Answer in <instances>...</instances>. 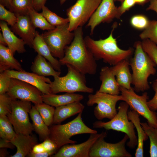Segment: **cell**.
<instances>
[{
    "instance_id": "60d3db41",
    "label": "cell",
    "mask_w": 157,
    "mask_h": 157,
    "mask_svg": "<svg viewBox=\"0 0 157 157\" xmlns=\"http://www.w3.org/2000/svg\"><path fill=\"white\" fill-rule=\"evenodd\" d=\"M11 78L4 71L0 74V94L7 93L10 86Z\"/></svg>"
},
{
    "instance_id": "ba28073f",
    "label": "cell",
    "mask_w": 157,
    "mask_h": 157,
    "mask_svg": "<svg viewBox=\"0 0 157 157\" xmlns=\"http://www.w3.org/2000/svg\"><path fill=\"white\" fill-rule=\"evenodd\" d=\"M87 102L88 106L94 104L97 105L94 110V115L97 119L101 120L105 118L113 119L117 112L116 109L117 102L123 101L121 95H113L97 91L94 94H90L88 96Z\"/></svg>"
},
{
    "instance_id": "11a10c76",
    "label": "cell",
    "mask_w": 157,
    "mask_h": 157,
    "mask_svg": "<svg viewBox=\"0 0 157 157\" xmlns=\"http://www.w3.org/2000/svg\"><path fill=\"white\" fill-rule=\"evenodd\" d=\"M156 117L157 118V112L156 113Z\"/></svg>"
},
{
    "instance_id": "4fadbf2b",
    "label": "cell",
    "mask_w": 157,
    "mask_h": 157,
    "mask_svg": "<svg viewBox=\"0 0 157 157\" xmlns=\"http://www.w3.org/2000/svg\"><path fill=\"white\" fill-rule=\"evenodd\" d=\"M8 94L13 99L29 101L34 104L43 102L42 93L35 86L20 80L11 78Z\"/></svg>"
},
{
    "instance_id": "ab89813d",
    "label": "cell",
    "mask_w": 157,
    "mask_h": 157,
    "mask_svg": "<svg viewBox=\"0 0 157 157\" xmlns=\"http://www.w3.org/2000/svg\"><path fill=\"white\" fill-rule=\"evenodd\" d=\"M0 19L6 22L12 27L16 22L17 17L14 13L7 10L0 4Z\"/></svg>"
},
{
    "instance_id": "bcb514c9",
    "label": "cell",
    "mask_w": 157,
    "mask_h": 157,
    "mask_svg": "<svg viewBox=\"0 0 157 157\" xmlns=\"http://www.w3.org/2000/svg\"><path fill=\"white\" fill-rule=\"evenodd\" d=\"M15 147V146L10 141L1 138H0V148H8L13 149Z\"/></svg>"
},
{
    "instance_id": "4316f807",
    "label": "cell",
    "mask_w": 157,
    "mask_h": 157,
    "mask_svg": "<svg viewBox=\"0 0 157 157\" xmlns=\"http://www.w3.org/2000/svg\"><path fill=\"white\" fill-rule=\"evenodd\" d=\"M31 71L39 75L54 77L60 76L61 72L55 70L49 62L42 56L38 54L35 58L31 68Z\"/></svg>"
},
{
    "instance_id": "8992f818",
    "label": "cell",
    "mask_w": 157,
    "mask_h": 157,
    "mask_svg": "<svg viewBox=\"0 0 157 157\" xmlns=\"http://www.w3.org/2000/svg\"><path fill=\"white\" fill-rule=\"evenodd\" d=\"M129 105L125 102L120 103L118 108V111L115 116L110 121L103 122L97 121L93 124L95 128H104L106 130H113L124 133L129 137V140L127 145L129 148L134 149L138 144V139L134 129V125L129 121L127 113Z\"/></svg>"
},
{
    "instance_id": "7dc6e473",
    "label": "cell",
    "mask_w": 157,
    "mask_h": 157,
    "mask_svg": "<svg viewBox=\"0 0 157 157\" xmlns=\"http://www.w3.org/2000/svg\"><path fill=\"white\" fill-rule=\"evenodd\" d=\"M150 1V4L147 8V10H153L157 14V0H151Z\"/></svg>"
},
{
    "instance_id": "5bb4252c",
    "label": "cell",
    "mask_w": 157,
    "mask_h": 157,
    "mask_svg": "<svg viewBox=\"0 0 157 157\" xmlns=\"http://www.w3.org/2000/svg\"><path fill=\"white\" fill-rule=\"evenodd\" d=\"M114 0H102L88 22L86 26L90 29V34H93L96 27L101 23H109L117 18V7Z\"/></svg>"
},
{
    "instance_id": "9c48e42d",
    "label": "cell",
    "mask_w": 157,
    "mask_h": 157,
    "mask_svg": "<svg viewBox=\"0 0 157 157\" xmlns=\"http://www.w3.org/2000/svg\"><path fill=\"white\" fill-rule=\"evenodd\" d=\"M102 0H77L66 10L68 29L73 31L88 22Z\"/></svg>"
},
{
    "instance_id": "e575fe53",
    "label": "cell",
    "mask_w": 157,
    "mask_h": 157,
    "mask_svg": "<svg viewBox=\"0 0 157 157\" xmlns=\"http://www.w3.org/2000/svg\"><path fill=\"white\" fill-rule=\"evenodd\" d=\"M139 37L142 40L149 39L157 45V20H150L148 26Z\"/></svg>"
},
{
    "instance_id": "8fae6325",
    "label": "cell",
    "mask_w": 157,
    "mask_h": 157,
    "mask_svg": "<svg viewBox=\"0 0 157 157\" xmlns=\"http://www.w3.org/2000/svg\"><path fill=\"white\" fill-rule=\"evenodd\" d=\"M121 95L123 101L129 105L131 109L133 110L147 120V123L153 127L157 128V118L156 113L151 110L149 107L147 100L149 96L147 92L142 95L137 94L133 88L127 89L120 87Z\"/></svg>"
},
{
    "instance_id": "7bdbcfd3",
    "label": "cell",
    "mask_w": 157,
    "mask_h": 157,
    "mask_svg": "<svg viewBox=\"0 0 157 157\" xmlns=\"http://www.w3.org/2000/svg\"><path fill=\"white\" fill-rule=\"evenodd\" d=\"M152 87L155 92V94L151 99L147 101V104L150 109L155 111L157 110V79L153 82Z\"/></svg>"
},
{
    "instance_id": "d6986e66",
    "label": "cell",
    "mask_w": 157,
    "mask_h": 157,
    "mask_svg": "<svg viewBox=\"0 0 157 157\" xmlns=\"http://www.w3.org/2000/svg\"><path fill=\"white\" fill-rule=\"evenodd\" d=\"M17 148V151L11 157L28 156L33 147L38 144L37 139L34 135L17 134L11 141Z\"/></svg>"
},
{
    "instance_id": "3957f363",
    "label": "cell",
    "mask_w": 157,
    "mask_h": 157,
    "mask_svg": "<svg viewBox=\"0 0 157 157\" xmlns=\"http://www.w3.org/2000/svg\"><path fill=\"white\" fill-rule=\"evenodd\" d=\"M134 47V56L129 61L132 71V84L135 91L143 92L150 88L148 78L151 75L156 74V65L144 50L141 42H136Z\"/></svg>"
},
{
    "instance_id": "d4e9b609",
    "label": "cell",
    "mask_w": 157,
    "mask_h": 157,
    "mask_svg": "<svg viewBox=\"0 0 157 157\" xmlns=\"http://www.w3.org/2000/svg\"><path fill=\"white\" fill-rule=\"evenodd\" d=\"M127 114L129 119L132 122L137 132L138 144L135 156L143 157L144 142L147 140L148 137L141 124L139 115L131 110H128Z\"/></svg>"
},
{
    "instance_id": "4dcf8cb0",
    "label": "cell",
    "mask_w": 157,
    "mask_h": 157,
    "mask_svg": "<svg viewBox=\"0 0 157 157\" xmlns=\"http://www.w3.org/2000/svg\"><path fill=\"white\" fill-rule=\"evenodd\" d=\"M13 125L6 115H0V137L11 141L15 136V132Z\"/></svg>"
},
{
    "instance_id": "d6a6232c",
    "label": "cell",
    "mask_w": 157,
    "mask_h": 157,
    "mask_svg": "<svg viewBox=\"0 0 157 157\" xmlns=\"http://www.w3.org/2000/svg\"><path fill=\"white\" fill-rule=\"evenodd\" d=\"M34 106L46 124L48 126H51L53 124L55 112L53 107L43 102L34 104Z\"/></svg>"
},
{
    "instance_id": "e0dca14e",
    "label": "cell",
    "mask_w": 157,
    "mask_h": 157,
    "mask_svg": "<svg viewBox=\"0 0 157 157\" xmlns=\"http://www.w3.org/2000/svg\"><path fill=\"white\" fill-rule=\"evenodd\" d=\"M17 21L11 30L23 40L26 44L33 48L36 31L32 24L28 15L16 16Z\"/></svg>"
},
{
    "instance_id": "836d02e7",
    "label": "cell",
    "mask_w": 157,
    "mask_h": 157,
    "mask_svg": "<svg viewBox=\"0 0 157 157\" xmlns=\"http://www.w3.org/2000/svg\"><path fill=\"white\" fill-rule=\"evenodd\" d=\"M42 10L41 14L52 26L56 27L69 23V20L67 17L63 18L58 16L45 6L42 7Z\"/></svg>"
},
{
    "instance_id": "7402d4cb",
    "label": "cell",
    "mask_w": 157,
    "mask_h": 157,
    "mask_svg": "<svg viewBox=\"0 0 157 157\" xmlns=\"http://www.w3.org/2000/svg\"><path fill=\"white\" fill-rule=\"evenodd\" d=\"M32 48L38 54L47 60L55 70L60 72L61 65L59 60L53 56L48 46L37 31L33 42Z\"/></svg>"
},
{
    "instance_id": "f6af8a7d",
    "label": "cell",
    "mask_w": 157,
    "mask_h": 157,
    "mask_svg": "<svg viewBox=\"0 0 157 157\" xmlns=\"http://www.w3.org/2000/svg\"><path fill=\"white\" fill-rule=\"evenodd\" d=\"M47 0H33V7L38 12L42 10V7L45 6Z\"/></svg>"
},
{
    "instance_id": "603a6c76",
    "label": "cell",
    "mask_w": 157,
    "mask_h": 157,
    "mask_svg": "<svg viewBox=\"0 0 157 157\" xmlns=\"http://www.w3.org/2000/svg\"><path fill=\"white\" fill-rule=\"evenodd\" d=\"M84 106L80 101L73 102L56 108L53 124H60L69 117L83 112Z\"/></svg>"
},
{
    "instance_id": "816d5d0a",
    "label": "cell",
    "mask_w": 157,
    "mask_h": 157,
    "mask_svg": "<svg viewBox=\"0 0 157 157\" xmlns=\"http://www.w3.org/2000/svg\"><path fill=\"white\" fill-rule=\"evenodd\" d=\"M136 3L141 5H143L149 1V0H135Z\"/></svg>"
},
{
    "instance_id": "f35d334b",
    "label": "cell",
    "mask_w": 157,
    "mask_h": 157,
    "mask_svg": "<svg viewBox=\"0 0 157 157\" xmlns=\"http://www.w3.org/2000/svg\"><path fill=\"white\" fill-rule=\"evenodd\" d=\"M149 21L145 15H137L131 18L130 22L131 25L136 29H144L148 26Z\"/></svg>"
},
{
    "instance_id": "ac0fdd59",
    "label": "cell",
    "mask_w": 157,
    "mask_h": 157,
    "mask_svg": "<svg viewBox=\"0 0 157 157\" xmlns=\"http://www.w3.org/2000/svg\"><path fill=\"white\" fill-rule=\"evenodd\" d=\"M99 74L101 84L98 91L113 95H119L120 93V86L112 67H102Z\"/></svg>"
},
{
    "instance_id": "f1b7e54d",
    "label": "cell",
    "mask_w": 157,
    "mask_h": 157,
    "mask_svg": "<svg viewBox=\"0 0 157 157\" xmlns=\"http://www.w3.org/2000/svg\"><path fill=\"white\" fill-rule=\"evenodd\" d=\"M28 15L32 24L35 28L49 31L56 27L51 25L41 13H38L33 7L30 9Z\"/></svg>"
},
{
    "instance_id": "83f0119b",
    "label": "cell",
    "mask_w": 157,
    "mask_h": 157,
    "mask_svg": "<svg viewBox=\"0 0 157 157\" xmlns=\"http://www.w3.org/2000/svg\"><path fill=\"white\" fill-rule=\"evenodd\" d=\"M29 114L32 121L34 131L41 140L49 138V129L45 123L34 106H32Z\"/></svg>"
},
{
    "instance_id": "74e56055",
    "label": "cell",
    "mask_w": 157,
    "mask_h": 157,
    "mask_svg": "<svg viewBox=\"0 0 157 157\" xmlns=\"http://www.w3.org/2000/svg\"><path fill=\"white\" fill-rule=\"evenodd\" d=\"M13 99L6 93L0 94V115H6L11 110Z\"/></svg>"
},
{
    "instance_id": "f907efd6",
    "label": "cell",
    "mask_w": 157,
    "mask_h": 157,
    "mask_svg": "<svg viewBox=\"0 0 157 157\" xmlns=\"http://www.w3.org/2000/svg\"><path fill=\"white\" fill-rule=\"evenodd\" d=\"M0 44L4 46H7V44L6 40L2 34L0 33Z\"/></svg>"
},
{
    "instance_id": "ffe728a7",
    "label": "cell",
    "mask_w": 157,
    "mask_h": 157,
    "mask_svg": "<svg viewBox=\"0 0 157 157\" xmlns=\"http://www.w3.org/2000/svg\"><path fill=\"white\" fill-rule=\"evenodd\" d=\"M0 27L7 46L13 54L16 52L19 53H25L26 51L24 47L25 43L22 39L15 35L8 27L7 23L1 20Z\"/></svg>"
},
{
    "instance_id": "cb8c5ba5",
    "label": "cell",
    "mask_w": 157,
    "mask_h": 157,
    "mask_svg": "<svg viewBox=\"0 0 157 157\" xmlns=\"http://www.w3.org/2000/svg\"><path fill=\"white\" fill-rule=\"evenodd\" d=\"M129 65V60L127 59L111 67L119 86L129 90L132 88L131 85L132 80Z\"/></svg>"
},
{
    "instance_id": "30bf717a",
    "label": "cell",
    "mask_w": 157,
    "mask_h": 157,
    "mask_svg": "<svg viewBox=\"0 0 157 157\" xmlns=\"http://www.w3.org/2000/svg\"><path fill=\"white\" fill-rule=\"evenodd\" d=\"M32 107L31 102L29 101L18 99L12 100L11 110L7 116L17 134L30 135L34 131L28 117Z\"/></svg>"
},
{
    "instance_id": "484cf974",
    "label": "cell",
    "mask_w": 157,
    "mask_h": 157,
    "mask_svg": "<svg viewBox=\"0 0 157 157\" xmlns=\"http://www.w3.org/2000/svg\"><path fill=\"white\" fill-rule=\"evenodd\" d=\"M22 71L24 70L8 47L0 44V72L8 70Z\"/></svg>"
},
{
    "instance_id": "d590c367",
    "label": "cell",
    "mask_w": 157,
    "mask_h": 157,
    "mask_svg": "<svg viewBox=\"0 0 157 157\" xmlns=\"http://www.w3.org/2000/svg\"><path fill=\"white\" fill-rule=\"evenodd\" d=\"M59 149L56 144L49 138L40 144H37L33 147L31 152L39 153L52 151H58Z\"/></svg>"
},
{
    "instance_id": "9f6ffc18",
    "label": "cell",
    "mask_w": 157,
    "mask_h": 157,
    "mask_svg": "<svg viewBox=\"0 0 157 157\" xmlns=\"http://www.w3.org/2000/svg\"><path fill=\"white\" fill-rule=\"evenodd\" d=\"M150 0V1L151 0Z\"/></svg>"
},
{
    "instance_id": "44dd1931",
    "label": "cell",
    "mask_w": 157,
    "mask_h": 157,
    "mask_svg": "<svg viewBox=\"0 0 157 157\" xmlns=\"http://www.w3.org/2000/svg\"><path fill=\"white\" fill-rule=\"evenodd\" d=\"M42 97L44 103L56 108L74 102L80 101L84 98L82 94L69 93L61 95L42 94Z\"/></svg>"
},
{
    "instance_id": "52a82bcc",
    "label": "cell",
    "mask_w": 157,
    "mask_h": 157,
    "mask_svg": "<svg viewBox=\"0 0 157 157\" xmlns=\"http://www.w3.org/2000/svg\"><path fill=\"white\" fill-rule=\"evenodd\" d=\"M69 23L58 26L41 34L53 56L59 60L64 56L66 47L73 41L74 32L68 29Z\"/></svg>"
},
{
    "instance_id": "7a4b0ae2",
    "label": "cell",
    "mask_w": 157,
    "mask_h": 157,
    "mask_svg": "<svg viewBox=\"0 0 157 157\" xmlns=\"http://www.w3.org/2000/svg\"><path fill=\"white\" fill-rule=\"evenodd\" d=\"M115 27L114 25L110 34L105 39L95 40L89 36L84 38L87 47L96 60H102L104 63L113 66L129 59L133 52L132 48L125 50L118 47L116 39L113 35Z\"/></svg>"
},
{
    "instance_id": "8d00e7d4",
    "label": "cell",
    "mask_w": 157,
    "mask_h": 157,
    "mask_svg": "<svg viewBox=\"0 0 157 157\" xmlns=\"http://www.w3.org/2000/svg\"><path fill=\"white\" fill-rule=\"evenodd\" d=\"M141 43L144 50L157 66V45L149 39L143 40Z\"/></svg>"
},
{
    "instance_id": "b9f144b4",
    "label": "cell",
    "mask_w": 157,
    "mask_h": 157,
    "mask_svg": "<svg viewBox=\"0 0 157 157\" xmlns=\"http://www.w3.org/2000/svg\"><path fill=\"white\" fill-rule=\"evenodd\" d=\"M121 5L117 8V18H120L122 15L136 4L135 0H124Z\"/></svg>"
},
{
    "instance_id": "c3c4849f",
    "label": "cell",
    "mask_w": 157,
    "mask_h": 157,
    "mask_svg": "<svg viewBox=\"0 0 157 157\" xmlns=\"http://www.w3.org/2000/svg\"><path fill=\"white\" fill-rule=\"evenodd\" d=\"M12 0H0V4L9 9Z\"/></svg>"
},
{
    "instance_id": "ee69618b",
    "label": "cell",
    "mask_w": 157,
    "mask_h": 157,
    "mask_svg": "<svg viewBox=\"0 0 157 157\" xmlns=\"http://www.w3.org/2000/svg\"><path fill=\"white\" fill-rule=\"evenodd\" d=\"M57 151H52L39 153H34L31 152L28 156L29 157H48L52 156L55 154Z\"/></svg>"
},
{
    "instance_id": "f546056e",
    "label": "cell",
    "mask_w": 157,
    "mask_h": 157,
    "mask_svg": "<svg viewBox=\"0 0 157 157\" xmlns=\"http://www.w3.org/2000/svg\"><path fill=\"white\" fill-rule=\"evenodd\" d=\"M140 124L150 140V156L157 157V128L146 122H141Z\"/></svg>"
},
{
    "instance_id": "db71d44e",
    "label": "cell",
    "mask_w": 157,
    "mask_h": 157,
    "mask_svg": "<svg viewBox=\"0 0 157 157\" xmlns=\"http://www.w3.org/2000/svg\"><path fill=\"white\" fill-rule=\"evenodd\" d=\"M124 0H114L115 1H119L122 2Z\"/></svg>"
},
{
    "instance_id": "6da1fadb",
    "label": "cell",
    "mask_w": 157,
    "mask_h": 157,
    "mask_svg": "<svg viewBox=\"0 0 157 157\" xmlns=\"http://www.w3.org/2000/svg\"><path fill=\"white\" fill-rule=\"evenodd\" d=\"M73 32V41L65 48L63 57L59 60L61 65H70L85 75L95 74L96 60L85 44L82 27H78Z\"/></svg>"
},
{
    "instance_id": "1f68e13d",
    "label": "cell",
    "mask_w": 157,
    "mask_h": 157,
    "mask_svg": "<svg viewBox=\"0 0 157 157\" xmlns=\"http://www.w3.org/2000/svg\"><path fill=\"white\" fill-rule=\"evenodd\" d=\"M33 7V0H12L9 9L15 15H28L30 9Z\"/></svg>"
},
{
    "instance_id": "681fc988",
    "label": "cell",
    "mask_w": 157,
    "mask_h": 157,
    "mask_svg": "<svg viewBox=\"0 0 157 157\" xmlns=\"http://www.w3.org/2000/svg\"><path fill=\"white\" fill-rule=\"evenodd\" d=\"M9 154L6 148H0V157H4L7 156Z\"/></svg>"
},
{
    "instance_id": "2e32d148",
    "label": "cell",
    "mask_w": 157,
    "mask_h": 157,
    "mask_svg": "<svg viewBox=\"0 0 157 157\" xmlns=\"http://www.w3.org/2000/svg\"><path fill=\"white\" fill-rule=\"evenodd\" d=\"M5 71L11 78H17L27 83L36 87L43 94L51 93L50 83L51 81L49 78L24 70L20 71L8 70Z\"/></svg>"
},
{
    "instance_id": "9a60e30c",
    "label": "cell",
    "mask_w": 157,
    "mask_h": 157,
    "mask_svg": "<svg viewBox=\"0 0 157 157\" xmlns=\"http://www.w3.org/2000/svg\"><path fill=\"white\" fill-rule=\"evenodd\" d=\"M101 134V133L91 134L86 141L79 144H65L51 157H89L90 149Z\"/></svg>"
},
{
    "instance_id": "277c9868",
    "label": "cell",
    "mask_w": 157,
    "mask_h": 157,
    "mask_svg": "<svg viewBox=\"0 0 157 157\" xmlns=\"http://www.w3.org/2000/svg\"><path fill=\"white\" fill-rule=\"evenodd\" d=\"M82 112L72 120L66 124H55L49 129V138L59 149L67 144H74L76 141L70 139L72 136L82 134L97 133V131L87 126L83 122L82 117Z\"/></svg>"
},
{
    "instance_id": "f5cc1de1",
    "label": "cell",
    "mask_w": 157,
    "mask_h": 157,
    "mask_svg": "<svg viewBox=\"0 0 157 157\" xmlns=\"http://www.w3.org/2000/svg\"><path fill=\"white\" fill-rule=\"evenodd\" d=\"M67 0H60V3L61 5L63 4Z\"/></svg>"
},
{
    "instance_id": "5b68a950",
    "label": "cell",
    "mask_w": 157,
    "mask_h": 157,
    "mask_svg": "<svg viewBox=\"0 0 157 157\" xmlns=\"http://www.w3.org/2000/svg\"><path fill=\"white\" fill-rule=\"evenodd\" d=\"M67 72L65 76L54 77V80L50 83L51 94L61 92L74 93L81 92L92 93V88L86 85V81L84 75L72 66L67 65Z\"/></svg>"
},
{
    "instance_id": "7c38bea8",
    "label": "cell",
    "mask_w": 157,
    "mask_h": 157,
    "mask_svg": "<svg viewBox=\"0 0 157 157\" xmlns=\"http://www.w3.org/2000/svg\"><path fill=\"white\" fill-rule=\"evenodd\" d=\"M107 135L106 131L101 133V136L94 143L89 152V157H131L126 150L125 144L129 139L125 134L120 141L115 143H108L104 138Z\"/></svg>"
}]
</instances>
